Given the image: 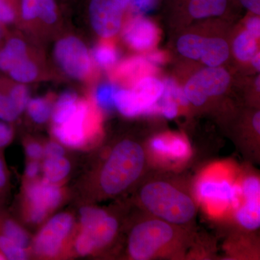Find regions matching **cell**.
<instances>
[{"mask_svg": "<svg viewBox=\"0 0 260 260\" xmlns=\"http://www.w3.org/2000/svg\"><path fill=\"white\" fill-rule=\"evenodd\" d=\"M144 162V151L138 143L124 140L116 145L101 174L103 190L109 194L124 191L139 177Z\"/></svg>", "mask_w": 260, "mask_h": 260, "instance_id": "6da1fadb", "label": "cell"}, {"mask_svg": "<svg viewBox=\"0 0 260 260\" xmlns=\"http://www.w3.org/2000/svg\"><path fill=\"white\" fill-rule=\"evenodd\" d=\"M140 198L152 213L170 223H185L194 217L192 200L167 183L147 184L142 189Z\"/></svg>", "mask_w": 260, "mask_h": 260, "instance_id": "7a4b0ae2", "label": "cell"}, {"mask_svg": "<svg viewBox=\"0 0 260 260\" xmlns=\"http://www.w3.org/2000/svg\"><path fill=\"white\" fill-rule=\"evenodd\" d=\"M82 231L76 239L75 249L81 256H86L107 245L118 229L116 219L105 211L91 207L80 210Z\"/></svg>", "mask_w": 260, "mask_h": 260, "instance_id": "3957f363", "label": "cell"}, {"mask_svg": "<svg viewBox=\"0 0 260 260\" xmlns=\"http://www.w3.org/2000/svg\"><path fill=\"white\" fill-rule=\"evenodd\" d=\"M172 228L161 220L144 222L133 229L129 239V251L133 259H148L172 239Z\"/></svg>", "mask_w": 260, "mask_h": 260, "instance_id": "277c9868", "label": "cell"}, {"mask_svg": "<svg viewBox=\"0 0 260 260\" xmlns=\"http://www.w3.org/2000/svg\"><path fill=\"white\" fill-rule=\"evenodd\" d=\"M230 76L223 68H205L188 80L184 88L188 101L195 106L203 105L210 96L224 93L229 86Z\"/></svg>", "mask_w": 260, "mask_h": 260, "instance_id": "5b68a950", "label": "cell"}, {"mask_svg": "<svg viewBox=\"0 0 260 260\" xmlns=\"http://www.w3.org/2000/svg\"><path fill=\"white\" fill-rule=\"evenodd\" d=\"M130 0H91L89 15L92 26L101 37H112L121 28L124 10Z\"/></svg>", "mask_w": 260, "mask_h": 260, "instance_id": "8992f818", "label": "cell"}, {"mask_svg": "<svg viewBox=\"0 0 260 260\" xmlns=\"http://www.w3.org/2000/svg\"><path fill=\"white\" fill-rule=\"evenodd\" d=\"M54 56L63 71L75 79H83L90 70L88 49L77 38H64L59 41L54 48Z\"/></svg>", "mask_w": 260, "mask_h": 260, "instance_id": "52a82bcc", "label": "cell"}, {"mask_svg": "<svg viewBox=\"0 0 260 260\" xmlns=\"http://www.w3.org/2000/svg\"><path fill=\"white\" fill-rule=\"evenodd\" d=\"M73 225V218L69 213H59L53 217L36 237L34 244L35 252L45 257L55 256Z\"/></svg>", "mask_w": 260, "mask_h": 260, "instance_id": "ba28073f", "label": "cell"}, {"mask_svg": "<svg viewBox=\"0 0 260 260\" xmlns=\"http://www.w3.org/2000/svg\"><path fill=\"white\" fill-rule=\"evenodd\" d=\"M26 198L30 205L29 219L32 223H39L59 205L62 195L59 186L44 179L27 187Z\"/></svg>", "mask_w": 260, "mask_h": 260, "instance_id": "9c48e42d", "label": "cell"}, {"mask_svg": "<svg viewBox=\"0 0 260 260\" xmlns=\"http://www.w3.org/2000/svg\"><path fill=\"white\" fill-rule=\"evenodd\" d=\"M88 114V107L84 102H78L73 115L59 125L53 128L54 135L62 144L71 148H79L85 141L84 124Z\"/></svg>", "mask_w": 260, "mask_h": 260, "instance_id": "30bf717a", "label": "cell"}, {"mask_svg": "<svg viewBox=\"0 0 260 260\" xmlns=\"http://www.w3.org/2000/svg\"><path fill=\"white\" fill-rule=\"evenodd\" d=\"M126 42L138 50H145L153 47L158 38V30L150 20L137 18L126 25L124 30Z\"/></svg>", "mask_w": 260, "mask_h": 260, "instance_id": "8fae6325", "label": "cell"}, {"mask_svg": "<svg viewBox=\"0 0 260 260\" xmlns=\"http://www.w3.org/2000/svg\"><path fill=\"white\" fill-rule=\"evenodd\" d=\"M164 89V83L151 77L143 78L136 84L132 90L142 114L160 112L158 101Z\"/></svg>", "mask_w": 260, "mask_h": 260, "instance_id": "7c38bea8", "label": "cell"}, {"mask_svg": "<svg viewBox=\"0 0 260 260\" xmlns=\"http://www.w3.org/2000/svg\"><path fill=\"white\" fill-rule=\"evenodd\" d=\"M198 194L207 200H218L232 203L233 206L239 208L242 188L232 185L226 181H205L200 183L198 188Z\"/></svg>", "mask_w": 260, "mask_h": 260, "instance_id": "4fadbf2b", "label": "cell"}, {"mask_svg": "<svg viewBox=\"0 0 260 260\" xmlns=\"http://www.w3.org/2000/svg\"><path fill=\"white\" fill-rule=\"evenodd\" d=\"M21 7L22 15L25 20L39 18L49 24L56 21L57 16L54 0H22Z\"/></svg>", "mask_w": 260, "mask_h": 260, "instance_id": "5bb4252c", "label": "cell"}, {"mask_svg": "<svg viewBox=\"0 0 260 260\" xmlns=\"http://www.w3.org/2000/svg\"><path fill=\"white\" fill-rule=\"evenodd\" d=\"M229 56V46L223 39L205 38L200 59L211 68L220 66Z\"/></svg>", "mask_w": 260, "mask_h": 260, "instance_id": "9a60e30c", "label": "cell"}, {"mask_svg": "<svg viewBox=\"0 0 260 260\" xmlns=\"http://www.w3.org/2000/svg\"><path fill=\"white\" fill-rule=\"evenodd\" d=\"M229 0H189L188 12L195 18H204L223 15Z\"/></svg>", "mask_w": 260, "mask_h": 260, "instance_id": "2e32d148", "label": "cell"}, {"mask_svg": "<svg viewBox=\"0 0 260 260\" xmlns=\"http://www.w3.org/2000/svg\"><path fill=\"white\" fill-rule=\"evenodd\" d=\"M26 47L23 41L13 39L0 51V70L9 72L15 65L25 59Z\"/></svg>", "mask_w": 260, "mask_h": 260, "instance_id": "e0dca14e", "label": "cell"}, {"mask_svg": "<svg viewBox=\"0 0 260 260\" xmlns=\"http://www.w3.org/2000/svg\"><path fill=\"white\" fill-rule=\"evenodd\" d=\"M151 146L158 153L174 158H186L189 153V145L184 140L179 138L170 140L155 138L152 141Z\"/></svg>", "mask_w": 260, "mask_h": 260, "instance_id": "ac0fdd59", "label": "cell"}, {"mask_svg": "<svg viewBox=\"0 0 260 260\" xmlns=\"http://www.w3.org/2000/svg\"><path fill=\"white\" fill-rule=\"evenodd\" d=\"M239 223L249 230L258 229L260 225L259 198H248L245 204L237 213Z\"/></svg>", "mask_w": 260, "mask_h": 260, "instance_id": "d6986e66", "label": "cell"}, {"mask_svg": "<svg viewBox=\"0 0 260 260\" xmlns=\"http://www.w3.org/2000/svg\"><path fill=\"white\" fill-rule=\"evenodd\" d=\"M70 170V162L64 156L47 158L43 166L44 179L54 184L63 180L69 174Z\"/></svg>", "mask_w": 260, "mask_h": 260, "instance_id": "ffe728a7", "label": "cell"}, {"mask_svg": "<svg viewBox=\"0 0 260 260\" xmlns=\"http://www.w3.org/2000/svg\"><path fill=\"white\" fill-rule=\"evenodd\" d=\"M78 102H77V95L73 91H67L61 94L56 102L52 119L54 125H59L73 115L76 110Z\"/></svg>", "mask_w": 260, "mask_h": 260, "instance_id": "44dd1931", "label": "cell"}, {"mask_svg": "<svg viewBox=\"0 0 260 260\" xmlns=\"http://www.w3.org/2000/svg\"><path fill=\"white\" fill-rule=\"evenodd\" d=\"M256 38L245 30L234 42V52L239 60H250L257 51Z\"/></svg>", "mask_w": 260, "mask_h": 260, "instance_id": "7402d4cb", "label": "cell"}, {"mask_svg": "<svg viewBox=\"0 0 260 260\" xmlns=\"http://www.w3.org/2000/svg\"><path fill=\"white\" fill-rule=\"evenodd\" d=\"M204 39L194 34L183 36L178 41V50L183 56L189 59H200Z\"/></svg>", "mask_w": 260, "mask_h": 260, "instance_id": "603a6c76", "label": "cell"}, {"mask_svg": "<svg viewBox=\"0 0 260 260\" xmlns=\"http://www.w3.org/2000/svg\"><path fill=\"white\" fill-rule=\"evenodd\" d=\"M0 235L8 238L23 249L28 247L29 238L27 233L15 220L7 216L3 220Z\"/></svg>", "mask_w": 260, "mask_h": 260, "instance_id": "cb8c5ba5", "label": "cell"}, {"mask_svg": "<svg viewBox=\"0 0 260 260\" xmlns=\"http://www.w3.org/2000/svg\"><path fill=\"white\" fill-rule=\"evenodd\" d=\"M10 76L19 83H30L38 75L37 66L26 57L15 65L9 71Z\"/></svg>", "mask_w": 260, "mask_h": 260, "instance_id": "d4e9b609", "label": "cell"}, {"mask_svg": "<svg viewBox=\"0 0 260 260\" xmlns=\"http://www.w3.org/2000/svg\"><path fill=\"white\" fill-rule=\"evenodd\" d=\"M26 107L29 116L39 124L46 122L51 114L50 104L42 98H36L29 101Z\"/></svg>", "mask_w": 260, "mask_h": 260, "instance_id": "484cf974", "label": "cell"}, {"mask_svg": "<svg viewBox=\"0 0 260 260\" xmlns=\"http://www.w3.org/2000/svg\"><path fill=\"white\" fill-rule=\"evenodd\" d=\"M0 253L8 259L23 260L27 257L25 249L3 235H0Z\"/></svg>", "mask_w": 260, "mask_h": 260, "instance_id": "4316f807", "label": "cell"}, {"mask_svg": "<svg viewBox=\"0 0 260 260\" xmlns=\"http://www.w3.org/2000/svg\"><path fill=\"white\" fill-rule=\"evenodd\" d=\"M116 89L112 83H104L98 88L95 99L99 107L104 109H111L114 107V98Z\"/></svg>", "mask_w": 260, "mask_h": 260, "instance_id": "83f0119b", "label": "cell"}, {"mask_svg": "<svg viewBox=\"0 0 260 260\" xmlns=\"http://www.w3.org/2000/svg\"><path fill=\"white\" fill-rule=\"evenodd\" d=\"M95 61L104 68L112 66L118 59L117 51L111 46L99 45L93 50Z\"/></svg>", "mask_w": 260, "mask_h": 260, "instance_id": "f1b7e54d", "label": "cell"}, {"mask_svg": "<svg viewBox=\"0 0 260 260\" xmlns=\"http://www.w3.org/2000/svg\"><path fill=\"white\" fill-rule=\"evenodd\" d=\"M8 97L19 114L23 112L28 103V88L23 85H18L12 89Z\"/></svg>", "mask_w": 260, "mask_h": 260, "instance_id": "f546056e", "label": "cell"}, {"mask_svg": "<svg viewBox=\"0 0 260 260\" xmlns=\"http://www.w3.org/2000/svg\"><path fill=\"white\" fill-rule=\"evenodd\" d=\"M20 115L8 95L0 94V119L13 121Z\"/></svg>", "mask_w": 260, "mask_h": 260, "instance_id": "4dcf8cb0", "label": "cell"}, {"mask_svg": "<svg viewBox=\"0 0 260 260\" xmlns=\"http://www.w3.org/2000/svg\"><path fill=\"white\" fill-rule=\"evenodd\" d=\"M164 88L167 89L172 99L176 102L179 103L181 105H187L189 102L186 96L184 89L178 86L175 82L172 80H167L164 82Z\"/></svg>", "mask_w": 260, "mask_h": 260, "instance_id": "1f68e13d", "label": "cell"}, {"mask_svg": "<svg viewBox=\"0 0 260 260\" xmlns=\"http://www.w3.org/2000/svg\"><path fill=\"white\" fill-rule=\"evenodd\" d=\"M242 194L245 199L248 198H259L260 182L256 177L247 178L243 184Z\"/></svg>", "mask_w": 260, "mask_h": 260, "instance_id": "d6a6232c", "label": "cell"}, {"mask_svg": "<svg viewBox=\"0 0 260 260\" xmlns=\"http://www.w3.org/2000/svg\"><path fill=\"white\" fill-rule=\"evenodd\" d=\"M158 0H130L129 6L137 13H148L155 8Z\"/></svg>", "mask_w": 260, "mask_h": 260, "instance_id": "836d02e7", "label": "cell"}, {"mask_svg": "<svg viewBox=\"0 0 260 260\" xmlns=\"http://www.w3.org/2000/svg\"><path fill=\"white\" fill-rule=\"evenodd\" d=\"M13 138L12 128L5 123L0 121V149L9 145Z\"/></svg>", "mask_w": 260, "mask_h": 260, "instance_id": "e575fe53", "label": "cell"}, {"mask_svg": "<svg viewBox=\"0 0 260 260\" xmlns=\"http://www.w3.org/2000/svg\"><path fill=\"white\" fill-rule=\"evenodd\" d=\"M15 18V13L13 8L5 0H0V22L10 23Z\"/></svg>", "mask_w": 260, "mask_h": 260, "instance_id": "d590c367", "label": "cell"}, {"mask_svg": "<svg viewBox=\"0 0 260 260\" xmlns=\"http://www.w3.org/2000/svg\"><path fill=\"white\" fill-rule=\"evenodd\" d=\"M65 151L60 145L56 143H48L44 149V155L47 158H59L64 156Z\"/></svg>", "mask_w": 260, "mask_h": 260, "instance_id": "8d00e7d4", "label": "cell"}, {"mask_svg": "<svg viewBox=\"0 0 260 260\" xmlns=\"http://www.w3.org/2000/svg\"><path fill=\"white\" fill-rule=\"evenodd\" d=\"M26 153L29 158L34 160H39L44 155V148L38 143H30L26 147Z\"/></svg>", "mask_w": 260, "mask_h": 260, "instance_id": "74e56055", "label": "cell"}, {"mask_svg": "<svg viewBox=\"0 0 260 260\" xmlns=\"http://www.w3.org/2000/svg\"><path fill=\"white\" fill-rule=\"evenodd\" d=\"M247 31L250 32L251 35L258 39L260 36V20L258 17H251L246 23Z\"/></svg>", "mask_w": 260, "mask_h": 260, "instance_id": "f35d334b", "label": "cell"}, {"mask_svg": "<svg viewBox=\"0 0 260 260\" xmlns=\"http://www.w3.org/2000/svg\"><path fill=\"white\" fill-rule=\"evenodd\" d=\"M243 6L256 15L260 14V0H239Z\"/></svg>", "mask_w": 260, "mask_h": 260, "instance_id": "ab89813d", "label": "cell"}, {"mask_svg": "<svg viewBox=\"0 0 260 260\" xmlns=\"http://www.w3.org/2000/svg\"><path fill=\"white\" fill-rule=\"evenodd\" d=\"M8 184V174L4 161L0 157V194L5 190Z\"/></svg>", "mask_w": 260, "mask_h": 260, "instance_id": "60d3db41", "label": "cell"}, {"mask_svg": "<svg viewBox=\"0 0 260 260\" xmlns=\"http://www.w3.org/2000/svg\"><path fill=\"white\" fill-rule=\"evenodd\" d=\"M40 171V165L37 161H32L29 162L27 166L26 169H25V174L27 177L30 178H34L37 177Z\"/></svg>", "mask_w": 260, "mask_h": 260, "instance_id": "b9f144b4", "label": "cell"}, {"mask_svg": "<svg viewBox=\"0 0 260 260\" xmlns=\"http://www.w3.org/2000/svg\"><path fill=\"white\" fill-rule=\"evenodd\" d=\"M148 61L155 64H160L164 61V55L160 52H155L148 56Z\"/></svg>", "mask_w": 260, "mask_h": 260, "instance_id": "7bdbcfd3", "label": "cell"}, {"mask_svg": "<svg viewBox=\"0 0 260 260\" xmlns=\"http://www.w3.org/2000/svg\"><path fill=\"white\" fill-rule=\"evenodd\" d=\"M253 126H254V129H255L256 133L258 134L260 133V113H256L254 118H253Z\"/></svg>", "mask_w": 260, "mask_h": 260, "instance_id": "ee69618b", "label": "cell"}, {"mask_svg": "<svg viewBox=\"0 0 260 260\" xmlns=\"http://www.w3.org/2000/svg\"><path fill=\"white\" fill-rule=\"evenodd\" d=\"M251 61H252V64L254 65V68H256V70L259 71L260 70V54L259 53H256L254 56L251 58Z\"/></svg>", "mask_w": 260, "mask_h": 260, "instance_id": "f6af8a7d", "label": "cell"}, {"mask_svg": "<svg viewBox=\"0 0 260 260\" xmlns=\"http://www.w3.org/2000/svg\"><path fill=\"white\" fill-rule=\"evenodd\" d=\"M260 78L259 77H258L257 79H256V90H258V91H259L260 90Z\"/></svg>", "mask_w": 260, "mask_h": 260, "instance_id": "bcb514c9", "label": "cell"}, {"mask_svg": "<svg viewBox=\"0 0 260 260\" xmlns=\"http://www.w3.org/2000/svg\"><path fill=\"white\" fill-rule=\"evenodd\" d=\"M0 259H5V256L0 253Z\"/></svg>", "mask_w": 260, "mask_h": 260, "instance_id": "7dc6e473", "label": "cell"}]
</instances>
